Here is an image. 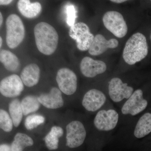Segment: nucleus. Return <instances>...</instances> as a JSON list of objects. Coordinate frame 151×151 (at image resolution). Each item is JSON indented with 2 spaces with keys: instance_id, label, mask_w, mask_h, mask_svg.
Instances as JSON below:
<instances>
[{
  "instance_id": "1",
  "label": "nucleus",
  "mask_w": 151,
  "mask_h": 151,
  "mask_svg": "<svg viewBox=\"0 0 151 151\" xmlns=\"http://www.w3.org/2000/svg\"><path fill=\"white\" fill-rule=\"evenodd\" d=\"M36 45L39 51L47 55L54 53L58 45V34L52 26L45 22L39 23L34 29Z\"/></svg>"
},
{
  "instance_id": "2",
  "label": "nucleus",
  "mask_w": 151,
  "mask_h": 151,
  "mask_svg": "<svg viewBox=\"0 0 151 151\" xmlns=\"http://www.w3.org/2000/svg\"><path fill=\"white\" fill-rule=\"evenodd\" d=\"M148 53L145 36L138 32L129 39L124 47L123 57L127 64L133 65L145 58Z\"/></svg>"
},
{
  "instance_id": "3",
  "label": "nucleus",
  "mask_w": 151,
  "mask_h": 151,
  "mask_svg": "<svg viewBox=\"0 0 151 151\" xmlns=\"http://www.w3.org/2000/svg\"><path fill=\"white\" fill-rule=\"evenodd\" d=\"M6 27L7 45L11 49L17 47L23 40L25 33L21 19L15 14L10 15L6 21Z\"/></svg>"
},
{
  "instance_id": "4",
  "label": "nucleus",
  "mask_w": 151,
  "mask_h": 151,
  "mask_svg": "<svg viewBox=\"0 0 151 151\" xmlns=\"http://www.w3.org/2000/svg\"><path fill=\"white\" fill-rule=\"evenodd\" d=\"M69 35L76 42L77 48L82 51L89 50L94 38L88 25L81 22L70 27Z\"/></svg>"
},
{
  "instance_id": "5",
  "label": "nucleus",
  "mask_w": 151,
  "mask_h": 151,
  "mask_svg": "<svg viewBox=\"0 0 151 151\" xmlns=\"http://www.w3.org/2000/svg\"><path fill=\"white\" fill-rule=\"evenodd\" d=\"M103 21L106 28L116 37L122 38L127 35L128 27L123 15L119 12H107L103 17Z\"/></svg>"
},
{
  "instance_id": "6",
  "label": "nucleus",
  "mask_w": 151,
  "mask_h": 151,
  "mask_svg": "<svg viewBox=\"0 0 151 151\" xmlns=\"http://www.w3.org/2000/svg\"><path fill=\"white\" fill-rule=\"evenodd\" d=\"M56 80L58 88L67 95L75 93L77 88V78L74 72L67 68H60L57 73Z\"/></svg>"
},
{
  "instance_id": "7",
  "label": "nucleus",
  "mask_w": 151,
  "mask_h": 151,
  "mask_svg": "<svg viewBox=\"0 0 151 151\" xmlns=\"http://www.w3.org/2000/svg\"><path fill=\"white\" fill-rule=\"evenodd\" d=\"M66 145L75 148L81 145L85 140L86 132L84 125L78 121H73L66 127Z\"/></svg>"
},
{
  "instance_id": "8",
  "label": "nucleus",
  "mask_w": 151,
  "mask_h": 151,
  "mask_svg": "<svg viewBox=\"0 0 151 151\" xmlns=\"http://www.w3.org/2000/svg\"><path fill=\"white\" fill-rule=\"evenodd\" d=\"M24 89L20 77L17 74L7 76L0 81V93L6 97H18Z\"/></svg>"
},
{
  "instance_id": "9",
  "label": "nucleus",
  "mask_w": 151,
  "mask_h": 151,
  "mask_svg": "<svg viewBox=\"0 0 151 151\" xmlns=\"http://www.w3.org/2000/svg\"><path fill=\"white\" fill-rule=\"evenodd\" d=\"M147 105V101L143 98L142 91L137 89L124 103L122 109V113L124 115L136 116L145 110Z\"/></svg>"
},
{
  "instance_id": "10",
  "label": "nucleus",
  "mask_w": 151,
  "mask_h": 151,
  "mask_svg": "<svg viewBox=\"0 0 151 151\" xmlns=\"http://www.w3.org/2000/svg\"><path fill=\"white\" fill-rule=\"evenodd\" d=\"M119 117V114L115 110H102L97 113L94 118V126L100 131H111L117 126Z\"/></svg>"
},
{
  "instance_id": "11",
  "label": "nucleus",
  "mask_w": 151,
  "mask_h": 151,
  "mask_svg": "<svg viewBox=\"0 0 151 151\" xmlns=\"http://www.w3.org/2000/svg\"><path fill=\"white\" fill-rule=\"evenodd\" d=\"M109 94L110 98L116 103L122 101L124 99H128L133 94L134 89L124 83L120 78L115 77L109 82Z\"/></svg>"
},
{
  "instance_id": "12",
  "label": "nucleus",
  "mask_w": 151,
  "mask_h": 151,
  "mask_svg": "<svg viewBox=\"0 0 151 151\" xmlns=\"http://www.w3.org/2000/svg\"><path fill=\"white\" fill-rule=\"evenodd\" d=\"M81 72L85 77L93 78L106 71L107 65L105 62L95 60L89 57H85L80 64Z\"/></svg>"
},
{
  "instance_id": "13",
  "label": "nucleus",
  "mask_w": 151,
  "mask_h": 151,
  "mask_svg": "<svg viewBox=\"0 0 151 151\" xmlns=\"http://www.w3.org/2000/svg\"><path fill=\"white\" fill-rule=\"evenodd\" d=\"M106 100V96L103 92L98 89H92L84 95L82 104L86 111L94 112L100 109Z\"/></svg>"
},
{
  "instance_id": "14",
  "label": "nucleus",
  "mask_w": 151,
  "mask_h": 151,
  "mask_svg": "<svg viewBox=\"0 0 151 151\" xmlns=\"http://www.w3.org/2000/svg\"><path fill=\"white\" fill-rule=\"evenodd\" d=\"M38 99L41 105L47 109H58L64 105L62 92L56 87H52L48 93L40 94Z\"/></svg>"
},
{
  "instance_id": "15",
  "label": "nucleus",
  "mask_w": 151,
  "mask_h": 151,
  "mask_svg": "<svg viewBox=\"0 0 151 151\" xmlns=\"http://www.w3.org/2000/svg\"><path fill=\"white\" fill-rule=\"evenodd\" d=\"M119 44V41L116 39L107 40L104 36L98 34L94 37L88 51L91 55L97 56L103 54L108 49L116 48Z\"/></svg>"
},
{
  "instance_id": "16",
  "label": "nucleus",
  "mask_w": 151,
  "mask_h": 151,
  "mask_svg": "<svg viewBox=\"0 0 151 151\" xmlns=\"http://www.w3.org/2000/svg\"><path fill=\"white\" fill-rule=\"evenodd\" d=\"M40 68L35 63H31L25 66L21 73L20 78L24 84L28 87L35 86L39 81Z\"/></svg>"
},
{
  "instance_id": "17",
  "label": "nucleus",
  "mask_w": 151,
  "mask_h": 151,
  "mask_svg": "<svg viewBox=\"0 0 151 151\" xmlns=\"http://www.w3.org/2000/svg\"><path fill=\"white\" fill-rule=\"evenodd\" d=\"M17 7L22 15L28 19H32L37 17L42 10L40 3H31L30 0H19Z\"/></svg>"
},
{
  "instance_id": "18",
  "label": "nucleus",
  "mask_w": 151,
  "mask_h": 151,
  "mask_svg": "<svg viewBox=\"0 0 151 151\" xmlns=\"http://www.w3.org/2000/svg\"><path fill=\"white\" fill-rule=\"evenodd\" d=\"M0 62L7 70L11 72H17L20 66V63L17 57L13 52L6 50H0Z\"/></svg>"
},
{
  "instance_id": "19",
  "label": "nucleus",
  "mask_w": 151,
  "mask_h": 151,
  "mask_svg": "<svg viewBox=\"0 0 151 151\" xmlns=\"http://www.w3.org/2000/svg\"><path fill=\"white\" fill-rule=\"evenodd\" d=\"M151 132V113H146L139 119L134 131L136 137L142 138Z\"/></svg>"
},
{
  "instance_id": "20",
  "label": "nucleus",
  "mask_w": 151,
  "mask_h": 151,
  "mask_svg": "<svg viewBox=\"0 0 151 151\" xmlns=\"http://www.w3.org/2000/svg\"><path fill=\"white\" fill-rule=\"evenodd\" d=\"M63 134V130L61 127L55 126L52 127L44 139L47 148L50 150H55L58 148L59 138Z\"/></svg>"
},
{
  "instance_id": "21",
  "label": "nucleus",
  "mask_w": 151,
  "mask_h": 151,
  "mask_svg": "<svg viewBox=\"0 0 151 151\" xmlns=\"http://www.w3.org/2000/svg\"><path fill=\"white\" fill-rule=\"evenodd\" d=\"M34 141L28 135L24 133H17L10 146L11 151H23L27 147H31Z\"/></svg>"
},
{
  "instance_id": "22",
  "label": "nucleus",
  "mask_w": 151,
  "mask_h": 151,
  "mask_svg": "<svg viewBox=\"0 0 151 151\" xmlns=\"http://www.w3.org/2000/svg\"><path fill=\"white\" fill-rule=\"evenodd\" d=\"M40 105L38 97L34 95H27L21 101V105L24 116H27L37 111L40 108Z\"/></svg>"
},
{
  "instance_id": "23",
  "label": "nucleus",
  "mask_w": 151,
  "mask_h": 151,
  "mask_svg": "<svg viewBox=\"0 0 151 151\" xmlns=\"http://www.w3.org/2000/svg\"><path fill=\"white\" fill-rule=\"evenodd\" d=\"M9 110L14 126L15 127H18L21 123L23 116L19 100L15 99L12 100L9 104Z\"/></svg>"
},
{
  "instance_id": "24",
  "label": "nucleus",
  "mask_w": 151,
  "mask_h": 151,
  "mask_svg": "<svg viewBox=\"0 0 151 151\" xmlns=\"http://www.w3.org/2000/svg\"><path fill=\"white\" fill-rule=\"evenodd\" d=\"M44 116L40 114L30 115L26 118L24 126L27 130H32L45 122Z\"/></svg>"
},
{
  "instance_id": "25",
  "label": "nucleus",
  "mask_w": 151,
  "mask_h": 151,
  "mask_svg": "<svg viewBox=\"0 0 151 151\" xmlns=\"http://www.w3.org/2000/svg\"><path fill=\"white\" fill-rule=\"evenodd\" d=\"M13 123L8 112L0 109V129L6 132H10L13 128Z\"/></svg>"
},
{
  "instance_id": "26",
  "label": "nucleus",
  "mask_w": 151,
  "mask_h": 151,
  "mask_svg": "<svg viewBox=\"0 0 151 151\" xmlns=\"http://www.w3.org/2000/svg\"><path fill=\"white\" fill-rule=\"evenodd\" d=\"M66 14V22L70 27L75 24L76 19L77 18L76 9L73 5H68L65 9Z\"/></svg>"
},
{
  "instance_id": "27",
  "label": "nucleus",
  "mask_w": 151,
  "mask_h": 151,
  "mask_svg": "<svg viewBox=\"0 0 151 151\" xmlns=\"http://www.w3.org/2000/svg\"><path fill=\"white\" fill-rule=\"evenodd\" d=\"M0 151H11L10 146L6 144L0 145Z\"/></svg>"
},
{
  "instance_id": "28",
  "label": "nucleus",
  "mask_w": 151,
  "mask_h": 151,
  "mask_svg": "<svg viewBox=\"0 0 151 151\" xmlns=\"http://www.w3.org/2000/svg\"><path fill=\"white\" fill-rule=\"evenodd\" d=\"M13 0H0V6L7 5L10 4Z\"/></svg>"
},
{
  "instance_id": "29",
  "label": "nucleus",
  "mask_w": 151,
  "mask_h": 151,
  "mask_svg": "<svg viewBox=\"0 0 151 151\" xmlns=\"http://www.w3.org/2000/svg\"><path fill=\"white\" fill-rule=\"evenodd\" d=\"M110 1L113 3L120 4V3H122L124 2L127 1H129V0H110Z\"/></svg>"
},
{
  "instance_id": "30",
  "label": "nucleus",
  "mask_w": 151,
  "mask_h": 151,
  "mask_svg": "<svg viewBox=\"0 0 151 151\" xmlns=\"http://www.w3.org/2000/svg\"><path fill=\"white\" fill-rule=\"evenodd\" d=\"M3 22V17L2 14L0 12V27L1 26Z\"/></svg>"
},
{
  "instance_id": "31",
  "label": "nucleus",
  "mask_w": 151,
  "mask_h": 151,
  "mask_svg": "<svg viewBox=\"0 0 151 151\" xmlns=\"http://www.w3.org/2000/svg\"><path fill=\"white\" fill-rule=\"evenodd\" d=\"M3 43V40L1 37L0 36V48L1 47Z\"/></svg>"
},
{
  "instance_id": "32",
  "label": "nucleus",
  "mask_w": 151,
  "mask_h": 151,
  "mask_svg": "<svg viewBox=\"0 0 151 151\" xmlns=\"http://www.w3.org/2000/svg\"></svg>"
},
{
  "instance_id": "33",
  "label": "nucleus",
  "mask_w": 151,
  "mask_h": 151,
  "mask_svg": "<svg viewBox=\"0 0 151 151\" xmlns=\"http://www.w3.org/2000/svg\"></svg>"
}]
</instances>
